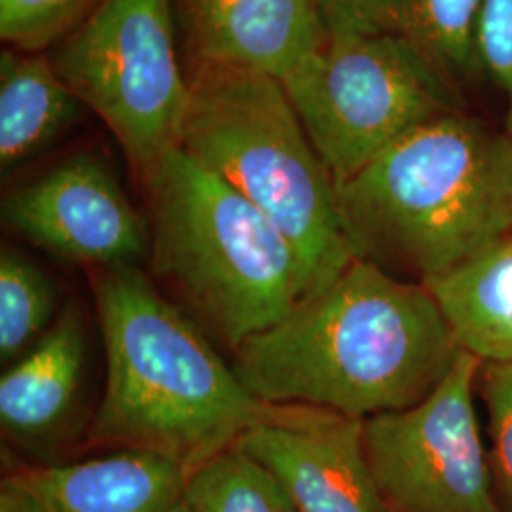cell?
<instances>
[{
  "label": "cell",
  "mask_w": 512,
  "mask_h": 512,
  "mask_svg": "<svg viewBox=\"0 0 512 512\" xmlns=\"http://www.w3.org/2000/svg\"><path fill=\"white\" fill-rule=\"evenodd\" d=\"M88 357L82 310L67 304L50 330L0 378V425L4 439L35 456H48L80 403Z\"/></svg>",
  "instance_id": "11"
},
{
  "label": "cell",
  "mask_w": 512,
  "mask_h": 512,
  "mask_svg": "<svg viewBox=\"0 0 512 512\" xmlns=\"http://www.w3.org/2000/svg\"><path fill=\"white\" fill-rule=\"evenodd\" d=\"M482 363L461 351L420 404L365 420L384 512H505L476 408Z\"/></svg>",
  "instance_id": "8"
},
{
  "label": "cell",
  "mask_w": 512,
  "mask_h": 512,
  "mask_svg": "<svg viewBox=\"0 0 512 512\" xmlns=\"http://www.w3.org/2000/svg\"><path fill=\"white\" fill-rule=\"evenodd\" d=\"M2 220L19 238L90 272L139 266L148 256L147 220L93 154L71 156L6 194Z\"/></svg>",
  "instance_id": "9"
},
{
  "label": "cell",
  "mask_w": 512,
  "mask_h": 512,
  "mask_svg": "<svg viewBox=\"0 0 512 512\" xmlns=\"http://www.w3.org/2000/svg\"><path fill=\"white\" fill-rule=\"evenodd\" d=\"M325 31L403 40L454 84L480 73L476 23L482 0H315Z\"/></svg>",
  "instance_id": "14"
},
{
  "label": "cell",
  "mask_w": 512,
  "mask_h": 512,
  "mask_svg": "<svg viewBox=\"0 0 512 512\" xmlns=\"http://www.w3.org/2000/svg\"><path fill=\"white\" fill-rule=\"evenodd\" d=\"M281 84L338 186L408 131L458 110L454 82L384 35L327 33Z\"/></svg>",
  "instance_id": "6"
},
{
  "label": "cell",
  "mask_w": 512,
  "mask_h": 512,
  "mask_svg": "<svg viewBox=\"0 0 512 512\" xmlns=\"http://www.w3.org/2000/svg\"><path fill=\"white\" fill-rule=\"evenodd\" d=\"M338 200L355 258L425 285L512 234V137L442 114L340 184Z\"/></svg>",
  "instance_id": "3"
},
{
  "label": "cell",
  "mask_w": 512,
  "mask_h": 512,
  "mask_svg": "<svg viewBox=\"0 0 512 512\" xmlns=\"http://www.w3.org/2000/svg\"><path fill=\"white\" fill-rule=\"evenodd\" d=\"M50 59L137 175L179 147L190 80L175 52L171 0H99Z\"/></svg>",
  "instance_id": "7"
},
{
  "label": "cell",
  "mask_w": 512,
  "mask_h": 512,
  "mask_svg": "<svg viewBox=\"0 0 512 512\" xmlns=\"http://www.w3.org/2000/svg\"><path fill=\"white\" fill-rule=\"evenodd\" d=\"M16 471L46 512H186L188 471L143 450Z\"/></svg>",
  "instance_id": "13"
},
{
  "label": "cell",
  "mask_w": 512,
  "mask_h": 512,
  "mask_svg": "<svg viewBox=\"0 0 512 512\" xmlns=\"http://www.w3.org/2000/svg\"><path fill=\"white\" fill-rule=\"evenodd\" d=\"M186 512H296L281 480L239 444L188 473Z\"/></svg>",
  "instance_id": "17"
},
{
  "label": "cell",
  "mask_w": 512,
  "mask_h": 512,
  "mask_svg": "<svg viewBox=\"0 0 512 512\" xmlns=\"http://www.w3.org/2000/svg\"><path fill=\"white\" fill-rule=\"evenodd\" d=\"M179 147L291 241L302 298L325 289L355 260L338 184L279 78L200 63L190 78Z\"/></svg>",
  "instance_id": "5"
},
{
  "label": "cell",
  "mask_w": 512,
  "mask_h": 512,
  "mask_svg": "<svg viewBox=\"0 0 512 512\" xmlns=\"http://www.w3.org/2000/svg\"><path fill=\"white\" fill-rule=\"evenodd\" d=\"M476 59L505 97V131L512 137V0H482L476 23Z\"/></svg>",
  "instance_id": "21"
},
{
  "label": "cell",
  "mask_w": 512,
  "mask_h": 512,
  "mask_svg": "<svg viewBox=\"0 0 512 512\" xmlns=\"http://www.w3.org/2000/svg\"><path fill=\"white\" fill-rule=\"evenodd\" d=\"M0 512H46L37 495L25 484L16 469L8 471L0 482Z\"/></svg>",
  "instance_id": "22"
},
{
  "label": "cell",
  "mask_w": 512,
  "mask_h": 512,
  "mask_svg": "<svg viewBox=\"0 0 512 512\" xmlns=\"http://www.w3.org/2000/svg\"><path fill=\"white\" fill-rule=\"evenodd\" d=\"M425 287L461 351L482 365L512 363V234Z\"/></svg>",
  "instance_id": "15"
},
{
  "label": "cell",
  "mask_w": 512,
  "mask_h": 512,
  "mask_svg": "<svg viewBox=\"0 0 512 512\" xmlns=\"http://www.w3.org/2000/svg\"><path fill=\"white\" fill-rule=\"evenodd\" d=\"M90 274L107 359L92 446L143 450L190 473L272 414L274 404L241 384L202 327L139 266Z\"/></svg>",
  "instance_id": "2"
},
{
  "label": "cell",
  "mask_w": 512,
  "mask_h": 512,
  "mask_svg": "<svg viewBox=\"0 0 512 512\" xmlns=\"http://www.w3.org/2000/svg\"><path fill=\"white\" fill-rule=\"evenodd\" d=\"M139 179L150 277L196 325L236 351L291 313L302 298L300 262L256 205L181 147Z\"/></svg>",
  "instance_id": "4"
},
{
  "label": "cell",
  "mask_w": 512,
  "mask_h": 512,
  "mask_svg": "<svg viewBox=\"0 0 512 512\" xmlns=\"http://www.w3.org/2000/svg\"><path fill=\"white\" fill-rule=\"evenodd\" d=\"M478 395L486 412V448L495 490L505 512H512V363H484Z\"/></svg>",
  "instance_id": "20"
},
{
  "label": "cell",
  "mask_w": 512,
  "mask_h": 512,
  "mask_svg": "<svg viewBox=\"0 0 512 512\" xmlns=\"http://www.w3.org/2000/svg\"><path fill=\"white\" fill-rule=\"evenodd\" d=\"M461 348L431 291L355 258L319 293L234 351L258 401L370 420L427 399Z\"/></svg>",
  "instance_id": "1"
},
{
  "label": "cell",
  "mask_w": 512,
  "mask_h": 512,
  "mask_svg": "<svg viewBox=\"0 0 512 512\" xmlns=\"http://www.w3.org/2000/svg\"><path fill=\"white\" fill-rule=\"evenodd\" d=\"M200 63L283 78L327 37L315 0H181Z\"/></svg>",
  "instance_id": "12"
},
{
  "label": "cell",
  "mask_w": 512,
  "mask_h": 512,
  "mask_svg": "<svg viewBox=\"0 0 512 512\" xmlns=\"http://www.w3.org/2000/svg\"><path fill=\"white\" fill-rule=\"evenodd\" d=\"M99 0H0V38L10 48L42 54L59 44Z\"/></svg>",
  "instance_id": "19"
},
{
  "label": "cell",
  "mask_w": 512,
  "mask_h": 512,
  "mask_svg": "<svg viewBox=\"0 0 512 512\" xmlns=\"http://www.w3.org/2000/svg\"><path fill=\"white\" fill-rule=\"evenodd\" d=\"M57 291L50 275L27 256L0 253V361L12 365L57 319Z\"/></svg>",
  "instance_id": "18"
},
{
  "label": "cell",
  "mask_w": 512,
  "mask_h": 512,
  "mask_svg": "<svg viewBox=\"0 0 512 512\" xmlns=\"http://www.w3.org/2000/svg\"><path fill=\"white\" fill-rule=\"evenodd\" d=\"M84 105L44 54L6 48L0 55V165L29 160L73 126Z\"/></svg>",
  "instance_id": "16"
},
{
  "label": "cell",
  "mask_w": 512,
  "mask_h": 512,
  "mask_svg": "<svg viewBox=\"0 0 512 512\" xmlns=\"http://www.w3.org/2000/svg\"><path fill=\"white\" fill-rule=\"evenodd\" d=\"M238 444L281 480L296 512H384L366 458L365 420L274 404Z\"/></svg>",
  "instance_id": "10"
}]
</instances>
